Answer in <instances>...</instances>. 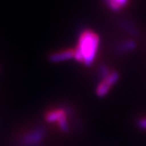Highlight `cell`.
Wrapping results in <instances>:
<instances>
[{"label":"cell","mask_w":146,"mask_h":146,"mask_svg":"<svg viewBox=\"0 0 146 146\" xmlns=\"http://www.w3.org/2000/svg\"><path fill=\"white\" fill-rule=\"evenodd\" d=\"M119 25L123 29V31L130 34L131 36L136 37L140 34V31L138 28L134 24H132L131 21H127L126 19H121L119 22Z\"/></svg>","instance_id":"obj_6"},{"label":"cell","mask_w":146,"mask_h":146,"mask_svg":"<svg viewBox=\"0 0 146 146\" xmlns=\"http://www.w3.org/2000/svg\"><path fill=\"white\" fill-rule=\"evenodd\" d=\"M110 73V71L109 68L106 65H101L98 68V77L102 79V80L106 78Z\"/></svg>","instance_id":"obj_10"},{"label":"cell","mask_w":146,"mask_h":146,"mask_svg":"<svg viewBox=\"0 0 146 146\" xmlns=\"http://www.w3.org/2000/svg\"><path fill=\"white\" fill-rule=\"evenodd\" d=\"M74 54H75V49H67L64 50L51 54L49 56V60L52 63H60L74 58Z\"/></svg>","instance_id":"obj_4"},{"label":"cell","mask_w":146,"mask_h":146,"mask_svg":"<svg viewBox=\"0 0 146 146\" xmlns=\"http://www.w3.org/2000/svg\"><path fill=\"white\" fill-rule=\"evenodd\" d=\"M115 51L120 54H124L134 50L136 47V42L134 40H126L123 42H119L116 45Z\"/></svg>","instance_id":"obj_5"},{"label":"cell","mask_w":146,"mask_h":146,"mask_svg":"<svg viewBox=\"0 0 146 146\" xmlns=\"http://www.w3.org/2000/svg\"><path fill=\"white\" fill-rule=\"evenodd\" d=\"M64 116H68V115L63 106L59 108L47 110L45 114V120L47 123H58V121Z\"/></svg>","instance_id":"obj_3"},{"label":"cell","mask_w":146,"mask_h":146,"mask_svg":"<svg viewBox=\"0 0 146 146\" xmlns=\"http://www.w3.org/2000/svg\"><path fill=\"white\" fill-rule=\"evenodd\" d=\"M46 128L44 124L37 123L20 132L15 137L14 146H41L46 139Z\"/></svg>","instance_id":"obj_2"},{"label":"cell","mask_w":146,"mask_h":146,"mask_svg":"<svg viewBox=\"0 0 146 146\" xmlns=\"http://www.w3.org/2000/svg\"><path fill=\"white\" fill-rule=\"evenodd\" d=\"M99 36L91 29L84 30L79 36L74 58L85 66H91L98 51Z\"/></svg>","instance_id":"obj_1"},{"label":"cell","mask_w":146,"mask_h":146,"mask_svg":"<svg viewBox=\"0 0 146 146\" xmlns=\"http://www.w3.org/2000/svg\"><path fill=\"white\" fill-rule=\"evenodd\" d=\"M119 73L115 71H113V72H110V73L107 76V77L105 78L104 80H102L111 87L112 85H114L119 80Z\"/></svg>","instance_id":"obj_9"},{"label":"cell","mask_w":146,"mask_h":146,"mask_svg":"<svg viewBox=\"0 0 146 146\" xmlns=\"http://www.w3.org/2000/svg\"><path fill=\"white\" fill-rule=\"evenodd\" d=\"M110 88L111 87L110 86L109 84H107L103 80H102L99 83V84L98 85V87H97L96 94L98 97H100V98H102V97H104V96H106V94H108Z\"/></svg>","instance_id":"obj_8"},{"label":"cell","mask_w":146,"mask_h":146,"mask_svg":"<svg viewBox=\"0 0 146 146\" xmlns=\"http://www.w3.org/2000/svg\"><path fill=\"white\" fill-rule=\"evenodd\" d=\"M106 5L114 11H119L125 7L129 0H105Z\"/></svg>","instance_id":"obj_7"},{"label":"cell","mask_w":146,"mask_h":146,"mask_svg":"<svg viewBox=\"0 0 146 146\" xmlns=\"http://www.w3.org/2000/svg\"><path fill=\"white\" fill-rule=\"evenodd\" d=\"M136 124L137 126L143 129V130H146V118H140L136 121Z\"/></svg>","instance_id":"obj_11"}]
</instances>
